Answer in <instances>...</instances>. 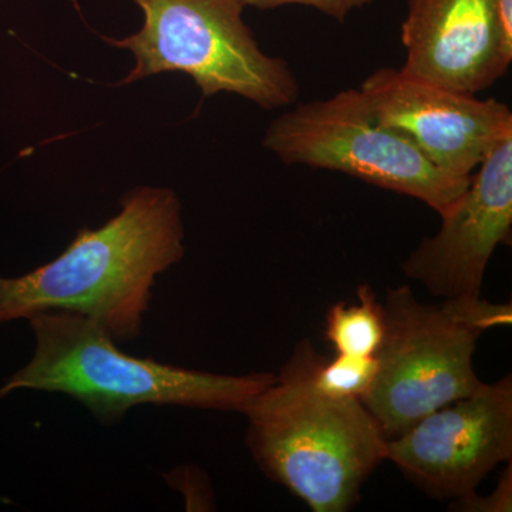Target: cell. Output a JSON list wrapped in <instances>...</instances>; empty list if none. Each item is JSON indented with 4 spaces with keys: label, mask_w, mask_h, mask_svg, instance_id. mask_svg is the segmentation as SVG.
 I'll list each match as a JSON object with an SVG mask.
<instances>
[{
    "label": "cell",
    "mask_w": 512,
    "mask_h": 512,
    "mask_svg": "<svg viewBox=\"0 0 512 512\" xmlns=\"http://www.w3.org/2000/svg\"><path fill=\"white\" fill-rule=\"evenodd\" d=\"M97 229L77 231L49 264L0 276V325L47 311L80 313L117 342L137 339L158 275L184 258L181 202L170 188L137 187Z\"/></svg>",
    "instance_id": "obj_1"
},
{
    "label": "cell",
    "mask_w": 512,
    "mask_h": 512,
    "mask_svg": "<svg viewBox=\"0 0 512 512\" xmlns=\"http://www.w3.org/2000/svg\"><path fill=\"white\" fill-rule=\"evenodd\" d=\"M323 357L309 340L293 350L274 382L242 410L247 444L265 476L315 512L349 511L387 460V439L362 400L323 393Z\"/></svg>",
    "instance_id": "obj_2"
},
{
    "label": "cell",
    "mask_w": 512,
    "mask_h": 512,
    "mask_svg": "<svg viewBox=\"0 0 512 512\" xmlns=\"http://www.w3.org/2000/svg\"><path fill=\"white\" fill-rule=\"evenodd\" d=\"M28 320L35 355L0 387V399L22 389L63 393L113 424L141 404L241 413L275 380L272 373L215 375L126 355L99 323L76 312L47 311Z\"/></svg>",
    "instance_id": "obj_3"
},
{
    "label": "cell",
    "mask_w": 512,
    "mask_h": 512,
    "mask_svg": "<svg viewBox=\"0 0 512 512\" xmlns=\"http://www.w3.org/2000/svg\"><path fill=\"white\" fill-rule=\"evenodd\" d=\"M377 372L362 397L387 440L427 414L464 399L483 384L474 372L477 340L485 330L512 323L511 305L480 298L424 305L409 286L389 289Z\"/></svg>",
    "instance_id": "obj_4"
},
{
    "label": "cell",
    "mask_w": 512,
    "mask_h": 512,
    "mask_svg": "<svg viewBox=\"0 0 512 512\" xmlns=\"http://www.w3.org/2000/svg\"><path fill=\"white\" fill-rule=\"evenodd\" d=\"M144 12L140 32L110 45L130 50L136 66L120 84L160 73H184L202 96L232 93L265 110L296 104L291 64L262 52L242 19L241 0H133Z\"/></svg>",
    "instance_id": "obj_5"
},
{
    "label": "cell",
    "mask_w": 512,
    "mask_h": 512,
    "mask_svg": "<svg viewBox=\"0 0 512 512\" xmlns=\"http://www.w3.org/2000/svg\"><path fill=\"white\" fill-rule=\"evenodd\" d=\"M262 146L284 164L339 171L417 198L440 217L471 181V175L441 170L402 134L382 126L359 89L293 104L266 128Z\"/></svg>",
    "instance_id": "obj_6"
},
{
    "label": "cell",
    "mask_w": 512,
    "mask_h": 512,
    "mask_svg": "<svg viewBox=\"0 0 512 512\" xmlns=\"http://www.w3.org/2000/svg\"><path fill=\"white\" fill-rule=\"evenodd\" d=\"M387 460L436 498H461L512 458V379L483 383L387 440Z\"/></svg>",
    "instance_id": "obj_7"
},
{
    "label": "cell",
    "mask_w": 512,
    "mask_h": 512,
    "mask_svg": "<svg viewBox=\"0 0 512 512\" xmlns=\"http://www.w3.org/2000/svg\"><path fill=\"white\" fill-rule=\"evenodd\" d=\"M373 116L397 131L424 157L457 177H470L485 156L512 136L510 107L458 93L403 69L382 67L359 87Z\"/></svg>",
    "instance_id": "obj_8"
},
{
    "label": "cell",
    "mask_w": 512,
    "mask_h": 512,
    "mask_svg": "<svg viewBox=\"0 0 512 512\" xmlns=\"http://www.w3.org/2000/svg\"><path fill=\"white\" fill-rule=\"evenodd\" d=\"M441 220L440 231L423 239L404 261L403 272L431 295L480 298L491 256L511 239L512 136L485 156Z\"/></svg>",
    "instance_id": "obj_9"
},
{
    "label": "cell",
    "mask_w": 512,
    "mask_h": 512,
    "mask_svg": "<svg viewBox=\"0 0 512 512\" xmlns=\"http://www.w3.org/2000/svg\"><path fill=\"white\" fill-rule=\"evenodd\" d=\"M402 43L404 72L458 93L483 92L512 63L495 0H409Z\"/></svg>",
    "instance_id": "obj_10"
},
{
    "label": "cell",
    "mask_w": 512,
    "mask_h": 512,
    "mask_svg": "<svg viewBox=\"0 0 512 512\" xmlns=\"http://www.w3.org/2000/svg\"><path fill=\"white\" fill-rule=\"evenodd\" d=\"M357 303H336L325 320V338L339 355L372 357L384 338V309L369 285L357 288Z\"/></svg>",
    "instance_id": "obj_11"
},
{
    "label": "cell",
    "mask_w": 512,
    "mask_h": 512,
    "mask_svg": "<svg viewBox=\"0 0 512 512\" xmlns=\"http://www.w3.org/2000/svg\"><path fill=\"white\" fill-rule=\"evenodd\" d=\"M376 372V356L357 357L336 353L330 360H325V357L320 360L315 383L318 389L330 396L362 400L372 387Z\"/></svg>",
    "instance_id": "obj_12"
},
{
    "label": "cell",
    "mask_w": 512,
    "mask_h": 512,
    "mask_svg": "<svg viewBox=\"0 0 512 512\" xmlns=\"http://www.w3.org/2000/svg\"><path fill=\"white\" fill-rule=\"evenodd\" d=\"M242 5L261 10L282 8L286 5L309 6L329 18L343 22L352 10L370 5L373 0H241Z\"/></svg>",
    "instance_id": "obj_13"
},
{
    "label": "cell",
    "mask_w": 512,
    "mask_h": 512,
    "mask_svg": "<svg viewBox=\"0 0 512 512\" xmlns=\"http://www.w3.org/2000/svg\"><path fill=\"white\" fill-rule=\"evenodd\" d=\"M495 15L504 45L512 52V0H495Z\"/></svg>",
    "instance_id": "obj_14"
}]
</instances>
